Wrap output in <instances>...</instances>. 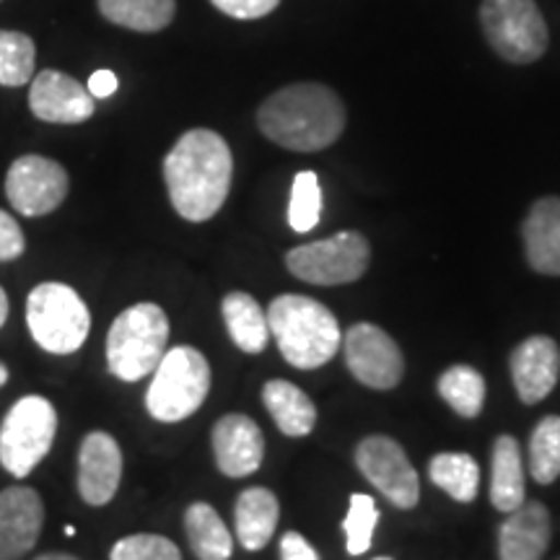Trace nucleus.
<instances>
[{
	"label": "nucleus",
	"instance_id": "1",
	"mask_svg": "<svg viewBox=\"0 0 560 560\" xmlns=\"http://www.w3.org/2000/svg\"><path fill=\"white\" fill-rule=\"evenodd\" d=\"M234 159L229 143L215 130H187L164 159L170 200L185 221L213 219L229 198Z\"/></svg>",
	"mask_w": 560,
	"mask_h": 560
},
{
	"label": "nucleus",
	"instance_id": "2",
	"mask_svg": "<svg viewBox=\"0 0 560 560\" xmlns=\"http://www.w3.org/2000/svg\"><path fill=\"white\" fill-rule=\"evenodd\" d=\"M262 136L289 151L314 153L332 145L346 130V107L322 83H291L268 96L257 112Z\"/></svg>",
	"mask_w": 560,
	"mask_h": 560
},
{
	"label": "nucleus",
	"instance_id": "3",
	"mask_svg": "<svg viewBox=\"0 0 560 560\" xmlns=\"http://www.w3.org/2000/svg\"><path fill=\"white\" fill-rule=\"evenodd\" d=\"M268 327L283 359L304 371L325 366L342 346L338 317L322 301L304 293H283L272 299Z\"/></svg>",
	"mask_w": 560,
	"mask_h": 560
},
{
	"label": "nucleus",
	"instance_id": "4",
	"mask_svg": "<svg viewBox=\"0 0 560 560\" xmlns=\"http://www.w3.org/2000/svg\"><path fill=\"white\" fill-rule=\"evenodd\" d=\"M170 342V319L159 304L140 301L112 322L107 366L117 380L140 382L153 374Z\"/></svg>",
	"mask_w": 560,
	"mask_h": 560
},
{
	"label": "nucleus",
	"instance_id": "5",
	"mask_svg": "<svg viewBox=\"0 0 560 560\" xmlns=\"http://www.w3.org/2000/svg\"><path fill=\"white\" fill-rule=\"evenodd\" d=\"M210 392L208 359L192 346L166 350L153 369L151 387L145 392V410L161 423H179L200 410Z\"/></svg>",
	"mask_w": 560,
	"mask_h": 560
},
{
	"label": "nucleus",
	"instance_id": "6",
	"mask_svg": "<svg viewBox=\"0 0 560 560\" xmlns=\"http://www.w3.org/2000/svg\"><path fill=\"white\" fill-rule=\"evenodd\" d=\"M26 325L34 342L52 355L75 353L89 338L91 314L66 283H39L26 299Z\"/></svg>",
	"mask_w": 560,
	"mask_h": 560
},
{
	"label": "nucleus",
	"instance_id": "7",
	"mask_svg": "<svg viewBox=\"0 0 560 560\" xmlns=\"http://www.w3.org/2000/svg\"><path fill=\"white\" fill-rule=\"evenodd\" d=\"M58 410L47 397L30 395L9 410L0 425V465L13 478H26L52 450Z\"/></svg>",
	"mask_w": 560,
	"mask_h": 560
},
{
	"label": "nucleus",
	"instance_id": "8",
	"mask_svg": "<svg viewBox=\"0 0 560 560\" xmlns=\"http://www.w3.org/2000/svg\"><path fill=\"white\" fill-rule=\"evenodd\" d=\"M480 24L490 47L514 66L540 60L548 50V24L535 0H482Z\"/></svg>",
	"mask_w": 560,
	"mask_h": 560
},
{
	"label": "nucleus",
	"instance_id": "9",
	"mask_svg": "<svg viewBox=\"0 0 560 560\" xmlns=\"http://www.w3.org/2000/svg\"><path fill=\"white\" fill-rule=\"evenodd\" d=\"M371 247L359 231H340L330 240L293 247L285 255L291 276L312 285H346L369 270Z\"/></svg>",
	"mask_w": 560,
	"mask_h": 560
},
{
	"label": "nucleus",
	"instance_id": "10",
	"mask_svg": "<svg viewBox=\"0 0 560 560\" xmlns=\"http://www.w3.org/2000/svg\"><path fill=\"white\" fill-rule=\"evenodd\" d=\"M5 198L30 219L52 213L68 198V172L58 161L37 153L21 156L5 174Z\"/></svg>",
	"mask_w": 560,
	"mask_h": 560
},
{
	"label": "nucleus",
	"instance_id": "11",
	"mask_svg": "<svg viewBox=\"0 0 560 560\" xmlns=\"http://www.w3.org/2000/svg\"><path fill=\"white\" fill-rule=\"evenodd\" d=\"M355 465L371 486L397 509H412L420 499L418 472L395 439L366 436L355 450Z\"/></svg>",
	"mask_w": 560,
	"mask_h": 560
},
{
	"label": "nucleus",
	"instance_id": "12",
	"mask_svg": "<svg viewBox=\"0 0 560 560\" xmlns=\"http://www.w3.org/2000/svg\"><path fill=\"white\" fill-rule=\"evenodd\" d=\"M348 371L371 389H395L405 374V359L397 342L382 327L359 322L342 338Z\"/></svg>",
	"mask_w": 560,
	"mask_h": 560
},
{
	"label": "nucleus",
	"instance_id": "13",
	"mask_svg": "<svg viewBox=\"0 0 560 560\" xmlns=\"http://www.w3.org/2000/svg\"><path fill=\"white\" fill-rule=\"evenodd\" d=\"M30 107L42 122L79 125L94 115V96L73 75L60 70H42L32 81Z\"/></svg>",
	"mask_w": 560,
	"mask_h": 560
},
{
	"label": "nucleus",
	"instance_id": "14",
	"mask_svg": "<svg viewBox=\"0 0 560 560\" xmlns=\"http://www.w3.org/2000/svg\"><path fill=\"white\" fill-rule=\"evenodd\" d=\"M45 524V503L26 486L0 490V560H19L37 545Z\"/></svg>",
	"mask_w": 560,
	"mask_h": 560
},
{
	"label": "nucleus",
	"instance_id": "15",
	"mask_svg": "<svg viewBox=\"0 0 560 560\" xmlns=\"http://www.w3.org/2000/svg\"><path fill=\"white\" fill-rule=\"evenodd\" d=\"M511 380L524 405H537L556 389L560 376V348L548 335H532L509 355Z\"/></svg>",
	"mask_w": 560,
	"mask_h": 560
},
{
	"label": "nucleus",
	"instance_id": "16",
	"mask_svg": "<svg viewBox=\"0 0 560 560\" xmlns=\"http://www.w3.org/2000/svg\"><path fill=\"white\" fill-rule=\"evenodd\" d=\"M213 454L226 478H247L257 472L265 457V436L249 416L231 412L213 425Z\"/></svg>",
	"mask_w": 560,
	"mask_h": 560
},
{
	"label": "nucleus",
	"instance_id": "17",
	"mask_svg": "<svg viewBox=\"0 0 560 560\" xmlns=\"http://www.w3.org/2000/svg\"><path fill=\"white\" fill-rule=\"evenodd\" d=\"M122 478L120 444L104 431L89 433L79 450V493L89 506H104L115 499Z\"/></svg>",
	"mask_w": 560,
	"mask_h": 560
},
{
	"label": "nucleus",
	"instance_id": "18",
	"mask_svg": "<svg viewBox=\"0 0 560 560\" xmlns=\"http://www.w3.org/2000/svg\"><path fill=\"white\" fill-rule=\"evenodd\" d=\"M550 511L540 501H524L499 527L501 560H542L550 545Z\"/></svg>",
	"mask_w": 560,
	"mask_h": 560
},
{
	"label": "nucleus",
	"instance_id": "19",
	"mask_svg": "<svg viewBox=\"0 0 560 560\" xmlns=\"http://www.w3.org/2000/svg\"><path fill=\"white\" fill-rule=\"evenodd\" d=\"M522 236L529 268L540 276H560V198L537 200L522 223Z\"/></svg>",
	"mask_w": 560,
	"mask_h": 560
},
{
	"label": "nucleus",
	"instance_id": "20",
	"mask_svg": "<svg viewBox=\"0 0 560 560\" xmlns=\"http://www.w3.org/2000/svg\"><path fill=\"white\" fill-rule=\"evenodd\" d=\"M280 520V503L268 488H247L236 499L234 524L244 550H262L272 540Z\"/></svg>",
	"mask_w": 560,
	"mask_h": 560
},
{
	"label": "nucleus",
	"instance_id": "21",
	"mask_svg": "<svg viewBox=\"0 0 560 560\" xmlns=\"http://www.w3.org/2000/svg\"><path fill=\"white\" fill-rule=\"evenodd\" d=\"M490 503L503 514H511L524 503V462L520 441L499 436L490 457Z\"/></svg>",
	"mask_w": 560,
	"mask_h": 560
},
{
	"label": "nucleus",
	"instance_id": "22",
	"mask_svg": "<svg viewBox=\"0 0 560 560\" xmlns=\"http://www.w3.org/2000/svg\"><path fill=\"white\" fill-rule=\"evenodd\" d=\"M262 402L285 436H306L317 425V408L304 389L285 380H270L262 387Z\"/></svg>",
	"mask_w": 560,
	"mask_h": 560
},
{
	"label": "nucleus",
	"instance_id": "23",
	"mask_svg": "<svg viewBox=\"0 0 560 560\" xmlns=\"http://www.w3.org/2000/svg\"><path fill=\"white\" fill-rule=\"evenodd\" d=\"M223 322H226V330L234 340V346L244 350V353H262L270 342V327H268V314L262 312V306L257 304L255 296L249 293L234 291L229 296H223L221 304Z\"/></svg>",
	"mask_w": 560,
	"mask_h": 560
},
{
	"label": "nucleus",
	"instance_id": "24",
	"mask_svg": "<svg viewBox=\"0 0 560 560\" xmlns=\"http://www.w3.org/2000/svg\"><path fill=\"white\" fill-rule=\"evenodd\" d=\"M185 529L198 560H229L234 552L231 532L210 503L198 501L185 511Z\"/></svg>",
	"mask_w": 560,
	"mask_h": 560
},
{
	"label": "nucleus",
	"instance_id": "25",
	"mask_svg": "<svg viewBox=\"0 0 560 560\" xmlns=\"http://www.w3.org/2000/svg\"><path fill=\"white\" fill-rule=\"evenodd\" d=\"M102 16L132 32H161L172 24L177 0H100Z\"/></svg>",
	"mask_w": 560,
	"mask_h": 560
},
{
	"label": "nucleus",
	"instance_id": "26",
	"mask_svg": "<svg viewBox=\"0 0 560 560\" xmlns=\"http://www.w3.org/2000/svg\"><path fill=\"white\" fill-rule=\"evenodd\" d=\"M429 475L433 486L450 493L454 501L470 503L478 495L480 467L465 452H441L429 462Z\"/></svg>",
	"mask_w": 560,
	"mask_h": 560
},
{
	"label": "nucleus",
	"instance_id": "27",
	"mask_svg": "<svg viewBox=\"0 0 560 560\" xmlns=\"http://www.w3.org/2000/svg\"><path fill=\"white\" fill-rule=\"evenodd\" d=\"M439 395L462 418H478L486 405V380L475 366L457 363L439 376Z\"/></svg>",
	"mask_w": 560,
	"mask_h": 560
},
{
	"label": "nucleus",
	"instance_id": "28",
	"mask_svg": "<svg viewBox=\"0 0 560 560\" xmlns=\"http://www.w3.org/2000/svg\"><path fill=\"white\" fill-rule=\"evenodd\" d=\"M529 475L550 486L560 475V416H545L529 436Z\"/></svg>",
	"mask_w": 560,
	"mask_h": 560
},
{
	"label": "nucleus",
	"instance_id": "29",
	"mask_svg": "<svg viewBox=\"0 0 560 560\" xmlns=\"http://www.w3.org/2000/svg\"><path fill=\"white\" fill-rule=\"evenodd\" d=\"M37 47L30 34L0 30V83L3 86H24L34 75Z\"/></svg>",
	"mask_w": 560,
	"mask_h": 560
},
{
	"label": "nucleus",
	"instance_id": "30",
	"mask_svg": "<svg viewBox=\"0 0 560 560\" xmlns=\"http://www.w3.org/2000/svg\"><path fill=\"white\" fill-rule=\"evenodd\" d=\"M322 215V187L314 172H299L291 187L289 223L296 234H310Z\"/></svg>",
	"mask_w": 560,
	"mask_h": 560
},
{
	"label": "nucleus",
	"instance_id": "31",
	"mask_svg": "<svg viewBox=\"0 0 560 560\" xmlns=\"http://www.w3.org/2000/svg\"><path fill=\"white\" fill-rule=\"evenodd\" d=\"M376 522H380V509L371 495L353 493L350 495V509L342 529L348 537V552L350 556H363L371 548V537H374Z\"/></svg>",
	"mask_w": 560,
	"mask_h": 560
},
{
	"label": "nucleus",
	"instance_id": "32",
	"mask_svg": "<svg viewBox=\"0 0 560 560\" xmlns=\"http://www.w3.org/2000/svg\"><path fill=\"white\" fill-rule=\"evenodd\" d=\"M109 560H182V552L161 535H130L115 542Z\"/></svg>",
	"mask_w": 560,
	"mask_h": 560
},
{
	"label": "nucleus",
	"instance_id": "33",
	"mask_svg": "<svg viewBox=\"0 0 560 560\" xmlns=\"http://www.w3.org/2000/svg\"><path fill=\"white\" fill-rule=\"evenodd\" d=\"M210 3L231 19L252 21V19L268 16V13L276 11L280 0H210Z\"/></svg>",
	"mask_w": 560,
	"mask_h": 560
},
{
	"label": "nucleus",
	"instance_id": "34",
	"mask_svg": "<svg viewBox=\"0 0 560 560\" xmlns=\"http://www.w3.org/2000/svg\"><path fill=\"white\" fill-rule=\"evenodd\" d=\"M24 249H26L24 231H21V226L11 213L0 210V262L16 260V257L24 255Z\"/></svg>",
	"mask_w": 560,
	"mask_h": 560
},
{
	"label": "nucleus",
	"instance_id": "35",
	"mask_svg": "<svg viewBox=\"0 0 560 560\" xmlns=\"http://www.w3.org/2000/svg\"><path fill=\"white\" fill-rule=\"evenodd\" d=\"M280 560H319L317 550L306 542L304 535L299 532H285L280 537Z\"/></svg>",
	"mask_w": 560,
	"mask_h": 560
},
{
	"label": "nucleus",
	"instance_id": "36",
	"mask_svg": "<svg viewBox=\"0 0 560 560\" xmlns=\"http://www.w3.org/2000/svg\"><path fill=\"white\" fill-rule=\"evenodd\" d=\"M86 89L94 100H107V96H112L117 91V75L112 73V70H96V73L89 79Z\"/></svg>",
	"mask_w": 560,
	"mask_h": 560
},
{
	"label": "nucleus",
	"instance_id": "37",
	"mask_svg": "<svg viewBox=\"0 0 560 560\" xmlns=\"http://www.w3.org/2000/svg\"><path fill=\"white\" fill-rule=\"evenodd\" d=\"M5 319H9V296H5V291L0 289V327L5 325Z\"/></svg>",
	"mask_w": 560,
	"mask_h": 560
},
{
	"label": "nucleus",
	"instance_id": "38",
	"mask_svg": "<svg viewBox=\"0 0 560 560\" xmlns=\"http://www.w3.org/2000/svg\"><path fill=\"white\" fill-rule=\"evenodd\" d=\"M34 560H79V558L68 556V552H45V556H39V558H34Z\"/></svg>",
	"mask_w": 560,
	"mask_h": 560
},
{
	"label": "nucleus",
	"instance_id": "39",
	"mask_svg": "<svg viewBox=\"0 0 560 560\" xmlns=\"http://www.w3.org/2000/svg\"><path fill=\"white\" fill-rule=\"evenodd\" d=\"M5 382H9V369L0 363V387H5Z\"/></svg>",
	"mask_w": 560,
	"mask_h": 560
},
{
	"label": "nucleus",
	"instance_id": "40",
	"mask_svg": "<svg viewBox=\"0 0 560 560\" xmlns=\"http://www.w3.org/2000/svg\"><path fill=\"white\" fill-rule=\"evenodd\" d=\"M66 535H68V537H73V535H75V527H70V524H68V527H66Z\"/></svg>",
	"mask_w": 560,
	"mask_h": 560
},
{
	"label": "nucleus",
	"instance_id": "41",
	"mask_svg": "<svg viewBox=\"0 0 560 560\" xmlns=\"http://www.w3.org/2000/svg\"><path fill=\"white\" fill-rule=\"evenodd\" d=\"M376 560H392V558H376Z\"/></svg>",
	"mask_w": 560,
	"mask_h": 560
},
{
	"label": "nucleus",
	"instance_id": "42",
	"mask_svg": "<svg viewBox=\"0 0 560 560\" xmlns=\"http://www.w3.org/2000/svg\"><path fill=\"white\" fill-rule=\"evenodd\" d=\"M558 560H560V558H558Z\"/></svg>",
	"mask_w": 560,
	"mask_h": 560
}]
</instances>
